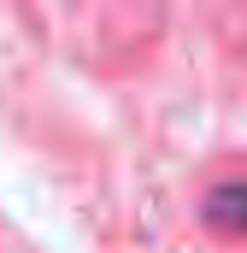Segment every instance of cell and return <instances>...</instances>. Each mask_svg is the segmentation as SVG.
<instances>
[{"label":"cell","mask_w":247,"mask_h":253,"mask_svg":"<svg viewBox=\"0 0 247 253\" xmlns=\"http://www.w3.org/2000/svg\"><path fill=\"white\" fill-rule=\"evenodd\" d=\"M206 218H212L218 230H247V183H224V189H212Z\"/></svg>","instance_id":"6da1fadb"}]
</instances>
